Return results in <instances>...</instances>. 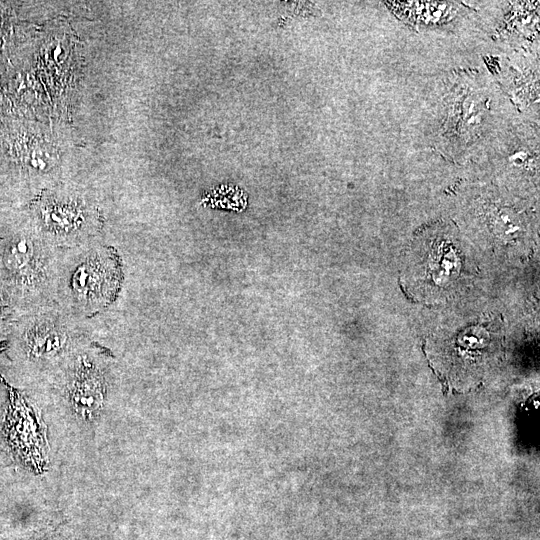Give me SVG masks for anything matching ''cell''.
I'll return each mask as SVG.
<instances>
[{"mask_svg": "<svg viewBox=\"0 0 540 540\" xmlns=\"http://www.w3.org/2000/svg\"><path fill=\"white\" fill-rule=\"evenodd\" d=\"M123 276L116 249L98 240L60 250L54 303L84 321L116 300Z\"/></svg>", "mask_w": 540, "mask_h": 540, "instance_id": "1", "label": "cell"}, {"mask_svg": "<svg viewBox=\"0 0 540 540\" xmlns=\"http://www.w3.org/2000/svg\"><path fill=\"white\" fill-rule=\"evenodd\" d=\"M69 368L68 393L76 411L91 416L102 405L105 378L94 357L78 352Z\"/></svg>", "mask_w": 540, "mask_h": 540, "instance_id": "6", "label": "cell"}, {"mask_svg": "<svg viewBox=\"0 0 540 540\" xmlns=\"http://www.w3.org/2000/svg\"><path fill=\"white\" fill-rule=\"evenodd\" d=\"M60 250L35 227L0 235V286L19 313L54 303Z\"/></svg>", "mask_w": 540, "mask_h": 540, "instance_id": "2", "label": "cell"}, {"mask_svg": "<svg viewBox=\"0 0 540 540\" xmlns=\"http://www.w3.org/2000/svg\"><path fill=\"white\" fill-rule=\"evenodd\" d=\"M18 309L7 291L0 286V340L7 338Z\"/></svg>", "mask_w": 540, "mask_h": 540, "instance_id": "7", "label": "cell"}, {"mask_svg": "<svg viewBox=\"0 0 540 540\" xmlns=\"http://www.w3.org/2000/svg\"><path fill=\"white\" fill-rule=\"evenodd\" d=\"M83 322L56 303L21 312L7 335L10 349L26 364L56 362L80 350L85 335Z\"/></svg>", "mask_w": 540, "mask_h": 540, "instance_id": "3", "label": "cell"}, {"mask_svg": "<svg viewBox=\"0 0 540 540\" xmlns=\"http://www.w3.org/2000/svg\"><path fill=\"white\" fill-rule=\"evenodd\" d=\"M417 244L412 267L421 282L440 289L453 281L459 273L460 257L448 236L431 229Z\"/></svg>", "mask_w": 540, "mask_h": 540, "instance_id": "5", "label": "cell"}, {"mask_svg": "<svg viewBox=\"0 0 540 540\" xmlns=\"http://www.w3.org/2000/svg\"><path fill=\"white\" fill-rule=\"evenodd\" d=\"M34 227L57 249L97 240L101 230L96 208L82 198L44 191L33 205Z\"/></svg>", "mask_w": 540, "mask_h": 540, "instance_id": "4", "label": "cell"}]
</instances>
